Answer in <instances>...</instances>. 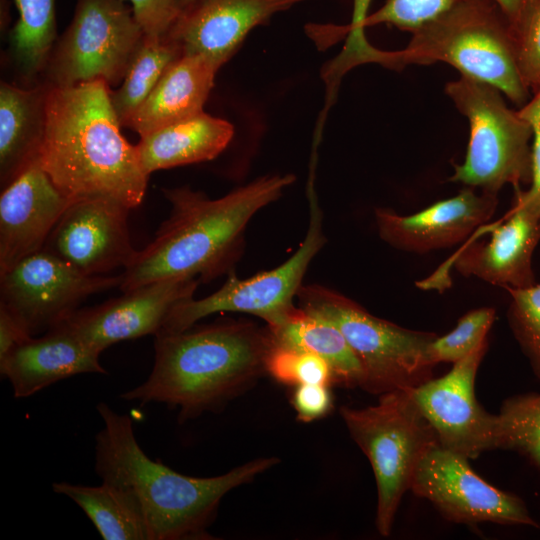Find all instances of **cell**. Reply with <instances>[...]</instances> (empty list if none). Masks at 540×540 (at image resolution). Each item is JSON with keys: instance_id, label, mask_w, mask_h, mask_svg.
Masks as SVG:
<instances>
[{"instance_id": "30bf717a", "label": "cell", "mask_w": 540, "mask_h": 540, "mask_svg": "<svg viewBox=\"0 0 540 540\" xmlns=\"http://www.w3.org/2000/svg\"><path fill=\"white\" fill-rule=\"evenodd\" d=\"M144 33L123 0H77L75 12L46 65L48 85L66 87L123 80Z\"/></svg>"}, {"instance_id": "cb8c5ba5", "label": "cell", "mask_w": 540, "mask_h": 540, "mask_svg": "<svg viewBox=\"0 0 540 540\" xmlns=\"http://www.w3.org/2000/svg\"><path fill=\"white\" fill-rule=\"evenodd\" d=\"M273 344L314 353L330 366L334 383L362 387L364 370L341 331L327 319L298 307L283 324L269 328Z\"/></svg>"}, {"instance_id": "ac0fdd59", "label": "cell", "mask_w": 540, "mask_h": 540, "mask_svg": "<svg viewBox=\"0 0 540 540\" xmlns=\"http://www.w3.org/2000/svg\"><path fill=\"white\" fill-rule=\"evenodd\" d=\"M305 0H195L166 35L183 54L202 55L222 66L255 26Z\"/></svg>"}, {"instance_id": "8992f818", "label": "cell", "mask_w": 540, "mask_h": 540, "mask_svg": "<svg viewBox=\"0 0 540 540\" xmlns=\"http://www.w3.org/2000/svg\"><path fill=\"white\" fill-rule=\"evenodd\" d=\"M299 307L332 322L364 370L362 389L382 395L413 390L433 378L429 358L435 333L403 328L370 314L344 295L321 285H302Z\"/></svg>"}, {"instance_id": "9c48e42d", "label": "cell", "mask_w": 540, "mask_h": 540, "mask_svg": "<svg viewBox=\"0 0 540 540\" xmlns=\"http://www.w3.org/2000/svg\"><path fill=\"white\" fill-rule=\"evenodd\" d=\"M309 225L295 253L278 267L251 278L239 279L233 272L220 289L201 299L193 297L176 304L167 316L162 332H181L200 319L217 312H242L260 317L268 328L286 322L297 310L293 300L306 271L325 245L323 213L312 181L307 189ZM159 331V332H161Z\"/></svg>"}, {"instance_id": "7a4b0ae2", "label": "cell", "mask_w": 540, "mask_h": 540, "mask_svg": "<svg viewBox=\"0 0 540 540\" xmlns=\"http://www.w3.org/2000/svg\"><path fill=\"white\" fill-rule=\"evenodd\" d=\"M294 180L291 174L267 175L217 199L189 187L163 189L170 214L121 273L120 290L164 279L206 282L228 274L242 251L251 218Z\"/></svg>"}, {"instance_id": "5b68a950", "label": "cell", "mask_w": 540, "mask_h": 540, "mask_svg": "<svg viewBox=\"0 0 540 540\" xmlns=\"http://www.w3.org/2000/svg\"><path fill=\"white\" fill-rule=\"evenodd\" d=\"M405 66L444 62L488 83L517 105L528 89L515 62L510 21L497 0H466L412 33Z\"/></svg>"}, {"instance_id": "4fadbf2b", "label": "cell", "mask_w": 540, "mask_h": 540, "mask_svg": "<svg viewBox=\"0 0 540 540\" xmlns=\"http://www.w3.org/2000/svg\"><path fill=\"white\" fill-rule=\"evenodd\" d=\"M487 349L488 339L453 363L447 374L431 378L411 391L434 428L439 445L468 459L496 449V415L487 412L475 396L477 371Z\"/></svg>"}, {"instance_id": "52a82bcc", "label": "cell", "mask_w": 540, "mask_h": 540, "mask_svg": "<svg viewBox=\"0 0 540 540\" xmlns=\"http://www.w3.org/2000/svg\"><path fill=\"white\" fill-rule=\"evenodd\" d=\"M411 391L384 393L376 405L340 410L351 437L373 469L378 491L376 527L382 536L390 535L419 462L439 444Z\"/></svg>"}, {"instance_id": "7402d4cb", "label": "cell", "mask_w": 540, "mask_h": 540, "mask_svg": "<svg viewBox=\"0 0 540 540\" xmlns=\"http://www.w3.org/2000/svg\"><path fill=\"white\" fill-rule=\"evenodd\" d=\"M233 134L232 124L202 111L141 136L136 148L143 170L150 175L212 160L228 146Z\"/></svg>"}, {"instance_id": "8fae6325", "label": "cell", "mask_w": 540, "mask_h": 540, "mask_svg": "<svg viewBox=\"0 0 540 540\" xmlns=\"http://www.w3.org/2000/svg\"><path fill=\"white\" fill-rule=\"evenodd\" d=\"M120 284L121 274L86 275L41 250L0 273V305L34 336L63 322L90 295Z\"/></svg>"}, {"instance_id": "1f68e13d", "label": "cell", "mask_w": 540, "mask_h": 540, "mask_svg": "<svg viewBox=\"0 0 540 540\" xmlns=\"http://www.w3.org/2000/svg\"><path fill=\"white\" fill-rule=\"evenodd\" d=\"M505 289L511 296L508 312L511 329L540 379V284Z\"/></svg>"}, {"instance_id": "d4e9b609", "label": "cell", "mask_w": 540, "mask_h": 540, "mask_svg": "<svg viewBox=\"0 0 540 540\" xmlns=\"http://www.w3.org/2000/svg\"><path fill=\"white\" fill-rule=\"evenodd\" d=\"M52 489L74 501L104 540H154L138 502L121 487L103 481L99 486L57 482Z\"/></svg>"}, {"instance_id": "d6986e66", "label": "cell", "mask_w": 540, "mask_h": 540, "mask_svg": "<svg viewBox=\"0 0 540 540\" xmlns=\"http://www.w3.org/2000/svg\"><path fill=\"white\" fill-rule=\"evenodd\" d=\"M486 227L491 233L487 242L470 240L454 256L457 271L504 288L534 285L531 259L540 240V219L512 206L502 221Z\"/></svg>"}, {"instance_id": "74e56055", "label": "cell", "mask_w": 540, "mask_h": 540, "mask_svg": "<svg viewBox=\"0 0 540 540\" xmlns=\"http://www.w3.org/2000/svg\"><path fill=\"white\" fill-rule=\"evenodd\" d=\"M27 328L3 305H0V359L31 338Z\"/></svg>"}, {"instance_id": "f1b7e54d", "label": "cell", "mask_w": 540, "mask_h": 540, "mask_svg": "<svg viewBox=\"0 0 540 540\" xmlns=\"http://www.w3.org/2000/svg\"><path fill=\"white\" fill-rule=\"evenodd\" d=\"M370 3L371 0H353L351 23L343 26L347 36L346 44L326 74L332 88L346 71L360 64L378 63L390 69H401L398 51H381L366 39L365 21L369 15Z\"/></svg>"}, {"instance_id": "e575fe53", "label": "cell", "mask_w": 540, "mask_h": 540, "mask_svg": "<svg viewBox=\"0 0 540 540\" xmlns=\"http://www.w3.org/2000/svg\"><path fill=\"white\" fill-rule=\"evenodd\" d=\"M521 114L532 125L531 144V177L527 191L515 189L516 195L513 206L523 208L540 219V92L522 109Z\"/></svg>"}, {"instance_id": "9a60e30c", "label": "cell", "mask_w": 540, "mask_h": 540, "mask_svg": "<svg viewBox=\"0 0 540 540\" xmlns=\"http://www.w3.org/2000/svg\"><path fill=\"white\" fill-rule=\"evenodd\" d=\"M198 284L195 279L155 281L96 306L77 309L60 324L101 354L120 341L156 335L172 308L193 297Z\"/></svg>"}, {"instance_id": "4dcf8cb0", "label": "cell", "mask_w": 540, "mask_h": 540, "mask_svg": "<svg viewBox=\"0 0 540 540\" xmlns=\"http://www.w3.org/2000/svg\"><path fill=\"white\" fill-rule=\"evenodd\" d=\"M515 62L527 89L540 88V0H527L509 19Z\"/></svg>"}, {"instance_id": "d590c367", "label": "cell", "mask_w": 540, "mask_h": 540, "mask_svg": "<svg viewBox=\"0 0 540 540\" xmlns=\"http://www.w3.org/2000/svg\"><path fill=\"white\" fill-rule=\"evenodd\" d=\"M123 1L131 3L133 15L149 39L166 37L181 13L180 0Z\"/></svg>"}, {"instance_id": "2e32d148", "label": "cell", "mask_w": 540, "mask_h": 540, "mask_svg": "<svg viewBox=\"0 0 540 540\" xmlns=\"http://www.w3.org/2000/svg\"><path fill=\"white\" fill-rule=\"evenodd\" d=\"M70 201L31 161L0 195V273L41 251Z\"/></svg>"}, {"instance_id": "5bb4252c", "label": "cell", "mask_w": 540, "mask_h": 540, "mask_svg": "<svg viewBox=\"0 0 540 540\" xmlns=\"http://www.w3.org/2000/svg\"><path fill=\"white\" fill-rule=\"evenodd\" d=\"M130 210L105 197L71 201L42 250L90 276L125 269L137 252L129 235Z\"/></svg>"}, {"instance_id": "603a6c76", "label": "cell", "mask_w": 540, "mask_h": 540, "mask_svg": "<svg viewBox=\"0 0 540 540\" xmlns=\"http://www.w3.org/2000/svg\"><path fill=\"white\" fill-rule=\"evenodd\" d=\"M49 85L23 89L0 85V181L7 185L39 157Z\"/></svg>"}, {"instance_id": "7c38bea8", "label": "cell", "mask_w": 540, "mask_h": 540, "mask_svg": "<svg viewBox=\"0 0 540 540\" xmlns=\"http://www.w3.org/2000/svg\"><path fill=\"white\" fill-rule=\"evenodd\" d=\"M455 523L493 522L540 528L516 495L490 485L468 458L437 444L419 462L410 489Z\"/></svg>"}, {"instance_id": "f35d334b", "label": "cell", "mask_w": 540, "mask_h": 540, "mask_svg": "<svg viewBox=\"0 0 540 540\" xmlns=\"http://www.w3.org/2000/svg\"><path fill=\"white\" fill-rule=\"evenodd\" d=\"M195 0H180L181 11Z\"/></svg>"}, {"instance_id": "484cf974", "label": "cell", "mask_w": 540, "mask_h": 540, "mask_svg": "<svg viewBox=\"0 0 540 540\" xmlns=\"http://www.w3.org/2000/svg\"><path fill=\"white\" fill-rule=\"evenodd\" d=\"M18 20L9 35L20 74L31 79L45 70L57 37L55 0H12Z\"/></svg>"}, {"instance_id": "ba28073f", "label": "cell", "mask_w": 540, "mask_h": 540, "mask_svg": "<svg viewBox=\"0 0 540 540\" xmlns=\"http://www.w3.org/2000/svg\"><path fill=\"white\" fill-rule=\"evenodd\" d=\"M445 92L469 123L465 159L449 180L493 194L530 182L533 131L520 110H511L496 87L463 75Z\"/></svg>"}, {"instance_id": "f546056e", "label": "cell", "mask_w": 540, "mask_h": 540, "mask_svg": "<svg viewBox=\"0 0 540 540\" xmlns=\"http://www.w3.org/2000/svg\"><path fill=\"white\" fill-rule=\"evenodd\" d=\"M496 311L484 307L472 310L458 320L455 328L443 336H437L429 346V358L433 364L456 363L471 354L486 339L495 320Z\"/></svg>"}, {"instance_id": "8d00e7d4", "label": "cell", "mask_w": 540, "mask_h": 540, "mask_svg": "<svg viewBox=\"0 0 540 540\" xmlns=\"http://www.w3.org/2000/svg\"><path fill=\"white\" fill-rule=\"evenodd\" d=\"M328 386L325 384L296 386L292 404L300 421L311 422L328 414L333 405Z\"/></svg>"}, {"instance_id": "ffe728a7", "label": "cell", "mask_w": 540, "mask_h": 540, "mask_svg": "<svg viewBox=\"0 0 540 540\" xmlns=\"http://www.w3.org/2000/svg\"><path fill=\"white\" fill-rule=\"evenodd\" d=\"M99 359L100 353L58 324L0 359V374L10 382L14 397L26 398L78 374H107Z\"/></svg>"}, {"instance_id": "4316f807", "label": "cell", "mask_w": 540, "mask_h": 540, "mask_svg": "<svg viewBox=\"0 0 540 540\" xmlns=\"http://www.w3.org/2000/svg\"><path fill=\"white\" fill-rule=\"evenodd\" d=\"M182 54L179 44L167 36L161 39L143 37L130 60L121 86L110 92L121 126L125 125L167 68Z\"/></svg>"}, {"instance_id": "3957f363", "label": "cell", "mask_w": 540, "mask_h": 540, "mask_svg": "<svg viewBox=\"0 0 540 540\" xmlns=\"http://www.w3.org/2000/svg\"><path fill=\"white\" fill-rule=\"evenodd\" d=\"M96 408L103 427L95 438V472L136 499L154 540L211 538L206 529L221 499L278 463L258 458L219 476L183 475L144 453L128 415L103 402Z\"/></svg>"}, {"instance_id": "6da1fadb", "label": "cell", "mask_w": 540, "mask_h": 540, "mask_svg": "<svg viewBox=\"0 0 540 540\" xmlns=\"http://www.w3.org/2000/svg\"><path fill=\"white\" fill-rule=\"evenodd\" d=\"M103 79L48 87L41 166L71 202L105 197L130 209L145 196L149 175L136 145L121 134Z\"/></svg>"}, {"instance_id": "277c9868", "label": "cell", "mask_w": 540, "mask_h": 540, "mask_svg": "<svg viewBox=\"0 0 540 540\" xmlns=\"http://www.w3.org/2000/svg\"><path fill=\"white\" fill-rule=\"evenodd\" d=\"M154 336V364L148 378L120 397L177 408L181 420L216 410L240 392L266 371L273 346L268 327L237 321Z\"/></svg>"}, {"instance_id": "e0dca14e", "label": "cell", "mask_w": 540, "mask_h": 540, "mask_svg": "<svg viewBox=\"0 0 540 540\" xmlns=\"http://www.w3.org/2000/svg\"><path fill=\"white\" fill-rule=\"evenodd\" d=\"M496 207L497 194L465 189L407 216L377 208L375 220L381 239L391 246L425 253L462 242L485 225Z\"/></svg>"}, {"instance_id": "44dd1931", "label": "cell", "mask_w": 540, "mask_h": 540, "mask_svg": "<svg viewBox=\"0 0 540 540\" xmlns=\"http://www.w3.org/2000/svg\"><path fill=\"white\" fill-rule=\"evenodd\" d=\"M220 66L202 55L182 54L124 126L143 136L203 111Z\"/></svg>"}, {"instance_id": "d6a6232c", "label": "cell", "mask_w": 540, "mask_h": 540, "mask_svg": "<svg viewBox=\"0 0 540 540\" xmlns=\"http://www.w3.org/2000/svg\"><path fill=\"white\" fill-rule=\"evenodd\" d=\"M266 371L287 385L334 383L329 364L320 356L273 344L265 363Z\"/></svg>"}, {"instance_id": "836d02e7", "label": "cell", "mask_w": 540, "mask_h": 540, "mask_svg": "<svg viewBox=\"0 0 540 540\" xmlns=\"http://www.w3.org/2000/svg\"><path fill=\"white\" fill-rule=\"evenodd\" d=\"M466 0H387L369 14L365 27L388 24L413 33Z\"/></svg>"}, {"instance_id": "83f0119b", "label": "cell", "mask_w": 540, "mask_h": 540, "mask_svg": "<svg viewBox=\"0 0 540 540\" xmlns=\"http://www.w3.org/2000/svg\"><path fill=\"white\" fill-rule=\"evenodd\" d=\"M496 418V449L516 451L540 468V393L505 400Z\"/></svg>"}]
</instances>
